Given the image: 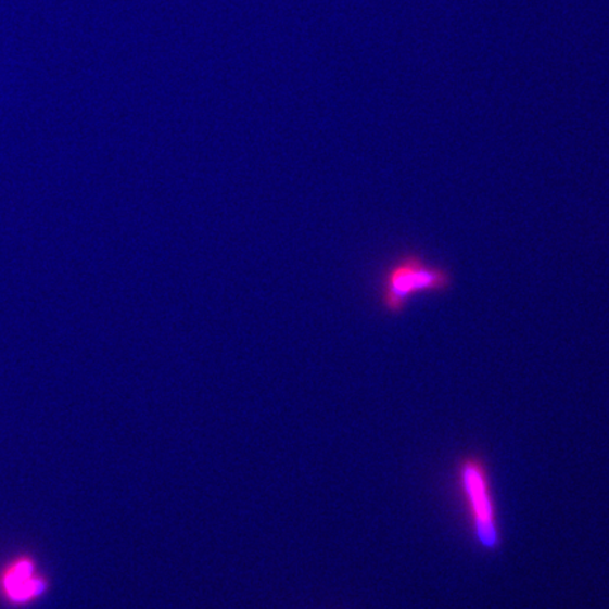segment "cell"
<instances>
[{"mask_svg":"<svg viewBox=\"0 0 609 609\" xmlns=\"http://www.w3.org/2000/svg\"><path fill=\"white\" fill-rule=\"evenodd\" d=\"M49 592V582L31 556L13 557L0 570V598L13 608H25Z\"/></svg>","mask_w":609,"mask_h":609,"instance_id":"obj_3","label":"cell"},{"mask_svg":"<svg viewBox=\"0 0 609 609\" xmlns=\"http://www.w3.org/2000/svg\"><path fill=\"white\" fill-rule=\"evenodd\" d=\"M453 286L451 268L431 262L417 250H405L381 268L377 301L382 314L398 318L418 296L446 295Z\"/></svg>","mask_w":609,"mask_h":609,"instance_id":"obj_1","label":"cell"},{"mask_svg":"<svg viewBox=\"0 0 609 609\" xmlns=\"http://www.w3.org/2000/svg\"><path fill=\"white\" fill-rule=\"evenodd\" d=\"M457 474L477 542L485 550L498 549L502 535L487 467L479 457L469 456L460 462Z\"/></svg>","mask_w":609,"mask_h":609,"instance_id":"obj_2","label":"cell"}]
</instances>
